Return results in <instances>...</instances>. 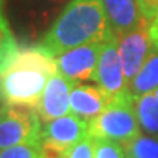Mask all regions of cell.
I'll return each mask as SVG.
<instances>
[{"label": "cell", "mask_w": 158, "mask_h": 158, "mask_svg": "<svg viewBox=\"0 0 158 158\" xmlns=\"http://www.w3.org/2000/svg\"><path fill=\"white\" fill-rule=\"evenodd\" d=\"M149 38L152 41V45L158 48V18L154 19V22L149 27Z\"/></svg>", "instance_id": "cell-20"}, {"label": "cell", "mask_w": 158, "mask_h": 158, "mask_svg": "<svg viewBox=\"0 0 158 158\" xmlns=\"http://www.w3.org/2000/svg\"><path fill=\"white\" fill-rule=\"evenodd\" d=\"M92 79L98 84V88L110 100L129 91L122 59L118 54L117 38H114L113 35L108 37L102 43L98 64H97L95 73Z\"/></svg>", "instance_id": "cell-6"}, {"label": "cell", "mask_w": 158, "mask_h": 158, "mask_svg": "<svg viewBox=\"0 0 158 158\" xmlns=\"http://www.w3.org/2000/svg\"><path fill=\"white\" fill-rule=\"evenodd\" d=\"M9 23L5 15V0H0V28H7Z\"/></svg>", "instance_id": "cell-21"}, {"label": "cell", "mask_w": 158, "mask_h": 158, "mask_svg": "<svg viewBox=\"0 0 158 158\" xmlns=\"http://www.w3.org/2000/svg\"><path fill=\"white\" fill-rule=\"evenodd\" d=\"M108 29L102 0H70L47 31L41 45L56 57L89 43H104Z\"/></svg>", "instance_id": "cell-2"}, {"label": "cell", "mask_w": 158, "mask_h": 158, "mask_svg": "<svg viewBox=\"0 0 158 158\" xmlns=\"http://www.w3.org/2000/svg\"><path fill=\"white\" fill-rule=\"evenodd\" d=\"M54 2H63V0H54Z\"/></svg>", "instance_id": "cell-23"}, {"label": "cell", "mask_w": 158, "mask_h": 158, "mask_svg": "<svg viewBox=\"0 0 158 158\" xmlns=\"http://www.w3.org/2000/svg\"><path fill=\"white\" fill-rule=\"evenodd\" d=\"M102 43H89L70 48L56 56L57 72L72 84H79L86 79H92L95 73Z\"/></svg>", "instance_id": "cell-7"}, {"label": "cell", "mask_w": 158, "mask_h": 158, "mask_svg": "<svg viewBox=\"0 0 158 158\" xmlns=\"http://www.w3.org/2000/svg\"><path fill=\"white\" fill-rule=\"evenodd\" d=\"M108 102L110 98L100 88L75 84L70 89V97H69L70 111L86 123L100 116Z\"/></svg>", "instance_id": "cell-11"}, {"label": "cell", "mask_w": 158, "mask_h": 158, "mask_svg": "<svg viewBox=\"0 0 158 158\" xmlns=\"http://www.w3.org/2000/svg\"><path fill=\"white\" fill-rule=\"evenodd\" d=\"M0 158H41V145H16L0 152Z\"/></svg>", "instance_id": "cell-17"}, {"label": "cell", "mask_w": 158, "mask_h": 158, "mask_svg": "<svg viewBox=\"0 0 158 158\" xmlns=\"http://www.w3.org/2000/svg\"><path fill=\"white\" fill-rule=\"evenodd\" d=\"M63 158H94V139L86 135L84 139L69 148Z\"/></svg>", "instance_id": "cell-18"}, {"label": "cell", "mask_w": 158, "mask_h": 158, "mask_svg": "<svg viewBox=\"0 0 158 158\" xmlns=\"http://www.w3.org/2000/svg\"><path fill=\"white\" fill-rule=\"evenodd\" d=\"M141 7L142 16L147 22L152 23L154 19L158 18V0H138Z\"/></svg>", "instance_id": "cell-19"}, {"label": "cell", "mask_w": 158, "mask_h": 158, "mask_svg": "<svg viewBox=\"0 0 158 158\" xmlns=\"http://www.w3.org/2000/svg\"><path fill=\"white\" fill-rule=\"evenodd\" d=\"M73 85L75 84L68 81L59 72L51 75L50 79L47 81L44 92L37 107V113L41 122L48 123L54 118L69 114V110H70L69 97H70V89Z\"/></svg>", "instance_id": "cell-9"}, {"label": "cell", "mask_w": 158, "mask_h": 158, "mask_svg": "<svg viewBox=\"0 0 158 158\" xmlns=\"http://www.w3.org/2000/svg\"><path fill=\"white\" fill-rule=\"evenodd\" d=\"M88 135V123L69 113L45 123L41 129V151L63 157L64 152Z\"/></svg>", "instance_id": "cell-5"}, {"label": "cell", "mask_w": 158, "mask_h": 158, "mask_svg": "<svg viewBox=\"0 0 158 158\" xmlns=\"http://www.w3.org/2000/svg\"><path fill=\"white\" fill-rule=\"evenodd\" d=\"M102 6L108 29L117 40L147 22L142 16L138 0H102Z\"/></svg>", "instance_id": "cell-10"}, {"label": "cell", "mask_w": 158, "mask_h": 158, "mask_svg": "<svg viewBox=\"0 0 158 158\" xmlns=\"http://www.w3.org/2000/svg\"><path fill=\"white\" fill-rule=\"evenodd\" d=\"M41 158H63V157H57V155H50V154H44L41 151Z\"/></svg>", "instance_id": "cell-22"}, {"label": "cell", "mask_w": 158, "mask_h": 158, "mask_svg": "<svg viewBox=\"0 0 158 158\" xmlns=\"http://www.w3.org/2000/svg\"><path fill=\"white\" fill-rule=\"evenodd\" d=\"M19 45H18L16 40L12 34L10 28H0V75L5 72L7 64L10 62L13 54L18 51Z\"/></svg>", "instance_id": "cell-15"}, {"label": "cell", "mask_w": 158, "mask_h": 158, "mask_svg": "<svg viewBox=\"0 0 158 158\" xmlns=\"http://www.w3.org/2000/svg\"><path fill=\"white\" fill-rule=\"evenodd\" d=\"M37 108L3 104L0 107V152L16 145H40L41 129Z\"/></svg>", "instance_id": "cell-4"}, {"label": "cell", "mask_w": 158, "mask_h": 158, "mask_svg": "<svg viewBox=\"0 0 158 158\" xmlns=\"http://www.w3.org/2000/svg\"><path fill=\"white\" fill-rule=\"evenodd\" d=\"M149 27H151L149 22L142 23L138 29L117 40L118 54L122 59L124 76L127 81V88L136 75L139 73V70L143 68L149 56L152 54L154 45L149 38Z\"/></svg>", "instance_id": "cell-8"}, {"label": "cell", "mask_w": 158, "mask_h": 158, "mask_svg": "<svg viewBox=\"0 0 158 158\" xmlns=\"http://www.w3.org/2000/svg\"><path fill=\"white\" fill-rule=\"evenodd\" d=\"M127 158H158V142L151 138L138 136L124 147Z\"/></svg>", "instance_id": "cell-14"}, {"label": "cell", "mask_w": 158, "mask_h": 158, "mask_svg": "<svg viewBox=\"0 0 158 158\" xmlns=\"http://www.w3.org/2000/svg\"><path fill=\"white\" fill-rule=\"evenodd\" d=\"M88 135L94 139H110L123 147L141 136L135 100L129 91L111 98L104 111L91 120Z\"/></svg>", "instance_id": "cell-3"}, {"label": "cell", "mask_w": 158, "mask_h": 158, "mask_svg": "<svg viewBox=\"0 0 158 158\" xmlns=\"http://www.w3.org/2000/svg\"><path fill=\"white\" fill-rule=\"evenodd\" d=\"M139 123L151 133L158 132V89L149 91L135 100Z\"/></svg>", "instance_id": "cell-13"}, {"label": "cell", "mask_w": 158, "mask_h": 158, "mask_svg": "<svg viewBox=\"0 0 158 158\" xmlns=\"http://www.w3.org/2000/svg\"><path fill=\"white\" fill-rule=\"evenodd\" d=\"M56 72V57L43 45L19 47L0 75V101L37 108L47 81Z\"/></svg>", "instance_id": "cell-1"}, {"label": "cell", "mask_w": 158, "mask_h": 158, "mask_svg": "<svg viewBox=\"0 0 158 158\" xmlns=\"http://www.w3.org/2000/svg\"><path fill=\"white\" fill-rule=\"evenodd\" d=\"M158 89V53H152L148 59L139 73L129 84V92L132 94L133 100L139 98L141 95L149 91Z\"/></svg>", "instance_id": "cell-12"}, {"label": "cell", "mask_w": 158, "mask_h": 158, "mask_svg": "<svg viewBox=\"0 0 158 158\" xmlns=\"http://www.w3.org/2000/svg\"><path fill=\"white\" fill-rule=\"evenodd\" d=\"M94 158H124V151L122 145L114 141L94 139Z\"/></svg>", "instance_id": "cell-16"}]
</instances>
